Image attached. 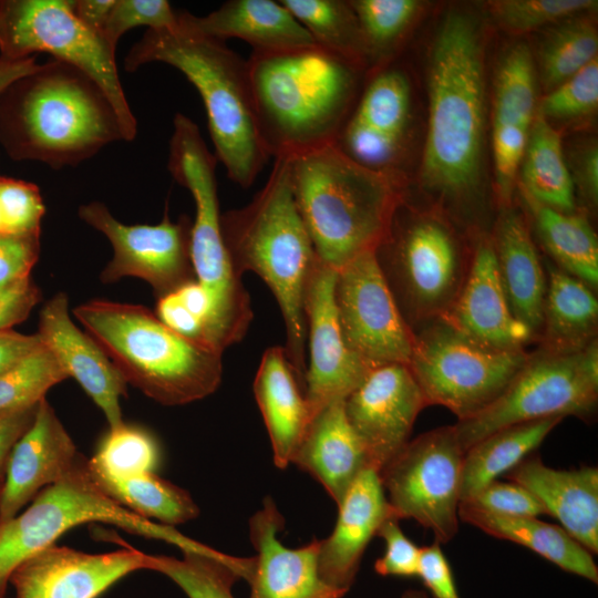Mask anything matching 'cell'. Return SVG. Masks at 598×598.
Masks as SVG:
<instances>
[{
    "label": "cell",
    "instance_id": "obj_1",
    "mask_svg": "<svg viewBox=\"0 0 598 598\" xmlns=\"http://www.w3.org/2000/svg\"><path fill=\"white\" fill-rule=\"evenodd\" d=\"M483 45L475 20L448 13L430 54L429 123L422 184L442 202L464 204L481 183L485 122Z\"/></svg>",
    "mask_w": 598,
    "mask_h": 598
},
{
    "label": "cell",
    "instance_id": "obj_2",
    "mask_svg": "<svg viewBox=\"0 0 598 598\" xmlns=\"http://www.w3.org/2000/svg\"><path fill=\"white\" fill-rule=\"evenodd\" d=\"M248 81L270 157L333 145L362 89V65L318 45L251 52Z\"/></svg>",
    "mask_w": 598,
    "mask_h": 598
},
{
    "label": "cell",
    "instance_id": "obj_3",
    "mask_svg": "<svg viewBox=\"0 0 598 598\" xmlns=\"http://www.w3.org/2000/svg\"><path fill=\"white\" fill-rule=\"evenodd\" d=\"M122 140L120 118L106 94L65 62L39 64L0 93V145L14 161L60 169Z\"/></svg>",
    "mask_w": 598,
    "mask_h": 598
},
{
    "label": "cell",
    "instance_id": "obj_4",
    "mask_svg": "<svg viewBox=\"0 0 598 598\" xmlns=\"http://www.w3.org/2000/svg\"><path fill=\"white\" fill-rule=\"evenodd\" d=\"M221 233L241 277L258 275L274 293L286 327V354L305 390V299L319 262L295 202L289 157L275 158L266 184L244 207L221 214Z\"/></svg>",
    "mask_w": 598,
    "mask_h": 598
},
{
    "label": "cell",
    "instance_id": "obj_5",
    "mask_svg": "<svg viewBox=\"0 0 598 598\" xmlns=\"http://www.w3.org/2000/svg\"><path fill=\"white\" fill-rule=\"evenodd\" d=\"M163 62L178 71L198 91L207 115L215 156L231 182L250 187L268 163L254 102L247 61L224 41L183 28L147 30L131 48L124 68L135 71Z\"/></svg>",
    "mask_w": 598,
    "mask_h": 598
},
{
    "label": "cell",
    "instance_id": "obj_6",
    "mask_svg": "<svg viewBox=\"0 0 598 598\" xmlns=\"http://www.w3.org/2000/svg\"><path fill=\"white\" fill-rule=\"evenodd\" d=\"M296 205L318 259L339 270L374 250L404 196L403 182L354 162L334 145L289 157Z\"/></svg>",
    "mask_w": 598,
    "mask_h": 598
},
{
    "label": "cell",
    "instance_id": "obj_7",
    "mask_svg": "<svg viewBox=\"0 0 598 598\" xmlns=\"http://www.w3.org/2000/svg\"><path fill=\"white\" fill-rule=\"evenodd\" d=\"M72 313L125 382L163 405L202 400L220 384L221 353L176 333L144 306L95 299Z\"/></svg>",
    "mask_w": 598,
    "mask_h": 598
},
{
    "label": "cell",
    "instance_id": "obj_8",
    "mask_svg": "<svg viewBox=\"0 0 598 598\" xmlns=\"http://www.w3.org/2000/svg\"><path fill=\"white\" fill-rule=\"evenodd\" d=\"M217 162L196 123L177 113L173 120L167 167L173 178L189 190L195 203L190 259L196 281L210 301L206 324L208 346L223 353L243 340L254 313L249 295L231 264L221 233Z\"/></svg>",
    "mask_w": 598,
    "mask_h": 598
},
{
    "label": "cell",
    "instance_id": "obj_9",
    "mask_svg": "<svg viewBox=\"0 0 598 598\" xmlns=\"http://www.w3.org/2000/svg\"><path fill=\"white\" fill-rule=\"evenodd\" d=\"M107 523L125 532L163 540L183 551L206 555L217 550L196 542L174 526L154 523L112 498L93 477L82 455L59 481L42 489L31 505L0 524V598H4L14 568L31 554L54 544L65 532L86 523Z\"/></svg>",
    "mask_w": 598,
    "mask_h": 598
},
{
    "label": "cell",
    "instance_id": "obj_10",
    "mask_svg": "<svg viewBox=\"0 0 598 598\" xmlns=\"http://www.w3.org/2000/svg\"><path fill=\"white\" fill-rule=\"evenodd\" d=\"M374 255L413 333L446 315L462 289L471 262L443 220L408 213L403 198Z\"/></svg>",
    "mask_w": 598,
    "mask_h": 598
},
{
    "label": "cell",
    "instance_id": "obj_11",
    "mask_svg": "<svg viewBox=\"0 0 598 598\" xmlns=\"http://www.w3.org/2000/svg\"><path fill=\"white\" fill-rule=\"evenodd\" d=\"M598 401V343L582 350L539 349L506 390L480 413L454 425L462 450L487 435L518 423L547 417L594 416Z\"/></svg>",
    "mask_w": 598,
    "mask_h": 598
},
{
    "label": "cell",
    "instance_id": "obj_12",
    "mask_svg": "<svg viewBox=\"0 0 598 598\" xmlns=\"http://www.w3.org/2000/svg\"><path fill=\"white\" fill-rule=\"evenodd\" d=\"M528 355L483 346L436 319L414 332L408 365L427 405L444 406L462 421L492 404Z\"/></svg>",
    "mask_w": 598,
    "mask_h": 598
},
{
    "label": "cell",
    "instance_id": "obj_13",
    "mask_svg": "<svg viewBox=\"0 0 598 598\" xmlns=\"http://www.w3.org/2000/svg\"><path fill=\"white\" fill-rule=\"evenodd\" d=\"M47 52L89 75L109 97L125 141L137 122L125 97L115 50L74 13L71 0H0V56L21 60Z\"/></svg>",
    "mask_w": 598,
    "mask_h": 598
},
{
    "label": "cell",
    "instance_id": "obj_14",
    "mask_svg": "<svg viewBox=\"0 0 598 598\" xmlns=\"http://www.w3.org/2000/svg\"><path fill=\"white\" fill-rule=\"evenodd\" d=\"M463 456L454 425L441 426L410 441L379 472L396 517L416 520L440 544L458 530Z\"/></svg>",
    "mask_w": 598,
    "mask_h": 598
},
{
    "label": "cell",
    "instance_id": "obj_15",
    "mask_svg": "<svg viewBox=\"0 0 598 598\" xmlns=\"http://www.w3.org/2000/svg\"><path fill=\"white\" fill-rule=\"evenodd\" d=\"M334 301L344 342L369 370L409 364L414 333L396 306L374 250L337 270Z\"/></svg>",
    "mask_w": 598,
    "mask_h": 598
},
{
    "label": "cell",
    "instance_id": "obj_16",
    "mask_svg": "<svg viewBox=\"0 0 598 598\" xmlns=\"http://www.w3.org/2000/svg\"><path fill=\"white\" fill-rule=\"evenodd\" d=\"M80 218L101 231L113 247V257L101 272V281L136 277L148 282L157 298L196 280L190 259L192 220L172 221L167 209L156 225H125L101 202L79 208Z\"/></svg>",
    "mask_w": 598,
    "mask_h": 598
},
{
    "label": "cell",
    "instance_id": "obj_17",
    "mask_svg": "<svg viewBox=\"0 0 598 598\" xmlns=\"http://www.w3.org/2000/svg\"><path fill=\"white\" fill-rule=\"evenodd\" d=\"M411 117V85L395 66H380L363 82L334 146L370 169L400 177Z\"/></svg>",
    "mask_w": 598,
    "mask_h": 598
},
{
    "label": "cell",
    "instance_id": "obj_18",
    "mask_svg": "<svg viewBox=\"0 0 598 598\" xmlns=\"http://www.w3.org/2000/svg\"><path fill=\"white\" fill-rule=\"evenodd\" d=\"M343 405L378 473L410 442L419 413L429 406L409 365L403 363L370 369Z\"/></svg>",
    "mask_w": 598,
    "mask_h": 598
},
{
    "label": "cell",
    "instance_id": "obj_19",
    "mask_svg": "<svg viewBox=\"0 0 598 598\" xmlns=\"http://www.w3.org/2000/svg\"><path fill=\"white\" fill-rule=\"evenodd\" d=\"M336 278L337 270L319 260L306 292L305 396L312 417L327 404L344 400L369 371L344 342L334 301Z\"/></svg>",
    "mask_w": 598,
    "mask_h": 598
},
{
    "label": "cell",
    "instance_id": "obj_20",
    "mask_svg": "<svg viewBox=\"0 0 598 598\" xmlns=\"http://www.w3.org/2000/svg\"><path fill=\"white\" fill-rule=\"evenodd\" d=\"M140 569H147V554L130 546L89 554L54 543L22 560L9 582L17 598H96Z\"/></svg>",
    "mask_w": 598,
    "mask_h": 598
},
{
    "label": "cell",
    "instance_id": "obj_21",
    "mask_svg": "<svg viewBox=\"0 0 598 598\" xmlns=\"http://www.w3.org/2000/svg\"><path fill=\"white\" fill-rule=\"evenodd\" d=\"M37 333L68 378L75 379L103 412L110 429L123 424L121 398L127 383L97 342L73 322L64 292L44 303Z\"/></svg>",
    "mask_w": 598,
    "mask_h": 598
},
{
    "label": "cell",
    "instance_id": "obj_22",
    "mask_svg": "<svg viewBox=\"0 0 598 598\" xmlns=\"http://www.w3.org/2000/svg\"><path fill=\"white\" fill-rule=\"evenodd\" d=\"M441 319L467 338L493 349L524 350L535 339L530 329L512 312L491 237L478 240L462 289Z\"/></svg>",
    "mask_w": 598,
    "mask_h": 598
},
{
    "label": "cell",
    "instance_id": "obj_23",
    "mask_svg": "<svg viewBox=\"0 0 598 598\" xmlns=\"http://www.w3.org/2000/svg\"><path fill=\"white\" fill-rule=\"evenodd\" d=\"M285 519L274 499L249 519L250 542L257 551L249 580V598H341L318 569L319 539L298 547H286L278 538Z\"/></svg>",
    "mask_w": 598,
    "mask_h": 598
},
{
    "label": "cell",
    "instance_id": "obj_24",
    "mask_svg": "<svg viewBox=\"0 0 598 598\" xmlns=\"http://www.w3.org/2000/svg\"><path fill=\"white\" fill-rule=\"evenodd\" d=\"M80 456L55 411L42 399L32 424L11 451L0 495V524L65 475Z\"/></svg>",
    "mask_w": 598,
    "mask_h": 598
},
{
    "label": "cell",
    "instance_id": "obj_25",
    "mask_svg": "<svg viewBox=\"0 0 598 598\" xmlns=\"http://www.w3.org/2000/svg\"><path fill=\"white\" fill-rule=\"evenodd\" d=\"M338 508L332 533L319 539L318 569L322 580L344 596L355 580L368 544L377 536L381 524L396 515L386 499L378 471L372 467L361 472Z\"/></svg>",
    "mask_w": 598,
    "mask_h": 598
},
{
    "label": "cell",
    "instance_id": "obj_26",
    "mask_svg": "<svg viewBox=\"0 0 598 598\" xmlns=\"http://www.w3.org/2000/svg\"><path fill=\"white\" fill-rule=\"evenodd\" d=\"M528 489L574 539L598 553V468L556 470L527 456L506 474Z\"/></svg>",
    "mask_w": 598,
    "mask_h": 598
},
{
    "label": "cell",
    "instance_id": "obj_27",
    "mask_svg": "<svg viewBox=\"0 0 598 598\" xmlns=\"http://www.w3.org/2000/svg\"><path fill=\"white\" fill-rule=\"evenodd\" d=\"M179 24L197 34L224 41L236 38L252 52H278L316 45L308 31L279 1L229 0L198 17L178 12Z\"/></svg>",
    "mask_w": 598,
    "mask_h": 598
},
{
    "label": "cell",
    "instance_id": "obj_28",
    "mask_svg": "<svg viewBox=\"0 0 598 598\" xmlns=\"http://www.w3.org/2000/svg\"><path fill=\"white\" fill-rule=\"evenodd\" d=\"M343 402H331L312 417L291 460L322 485L337 506L361 472L372 467Z\"/></svg>",
    "mask_w": 598,
    "mask_h": 598
},
{
    "label": "cell",
    "instance_id": "obj_29",
    "mask_svg": "<svg viewBox=\"0 0 598 598\" xmlns=\"http://www.w3.org/2000/svg\"><path fill=\"white\" fill-rule=\"evenodd\" d=\"M254 395L268 431L274 463L283 470L312 420L303 386L283 347L265 350L254 380Z\"/></svg>",
    "mask_w": 598,
    "mask_h": 598
},
{
    "label": "cell",
    "instance_id": "obj_30",
    "mask_svg": "<svg viewBox=\"0 0 598 598\" xmlns=\"http://www.w3.org/2000/svg\"><path fill=\"white\" fill-rule=\"evenodd\" d=\"M499 279L514 316L538 338L546 295V272L522 215L501 208L491 238Z\"/></svg>",
    "mask_w": 598,
    "mask_h": 598
},
{
    "label": "cell",
    "instance_id": "obj_31",
    "mask_svg": "<svg viewBox=\"0 0 598 598\" xmlns=\"http://www.w3.org/2000/svg\"><path fill=\"white\" fill-rule=\"evenodd\" d=\"M544 267L547 285L539 349L582 350L597 341L598 301L592 288L554 264L546 262Z\"/></svg>",
    "mask_w": 598,
    "mask_h": 598
},
{
    "label": "cell",
    "instance_id": "obj_32",
    "mask_svg": "<svg viewBox=\"0 0 598 598\" xmlns=\"http://www.w3.org/2000/svg\"><path fill=\"white\" fill-rule=\"evenodd\" d=\"M458 518L491 536L522 545L567 573L598 584L594 555L561 526L537 517L501 516L462 505H458Z\"/></svg>",
    "mask_w": 598,
    "mask_h": 598
},
{
    "label": "cell",
    "instance_id": "obj_33",
    "mask_svg": "<svg viewBox=\"0 0 598 598\" xmlns=\"http://www.w3.org/2000/svg\"><path fill=\"white\" fill-rule=\"evenodd\" d=\"M563 420L547 417L506 426L468 447L462 463L460 502L506 475L529 456Z\"/></svg>",
    "mask_w": 598,
    "mask_h": 598
},
{
    "label": "cell",
    "instance_id": "obj_34",
    "mask_svg": "<svg viewBox=\"0 0 598 598\" xmlns=\"http://www.w3.org/2000/svg\"><path fill=\"white\" fill-rule=\"evenodd\" d=\"M519 169L526 199L564 213L575 210L574 179L560 135L539 113L532 123Z\"/></svg>",
    "mask_w": 598,
    "mask_h": 598
},
{
    "label": "cell",
    "instance_id": "obj_35",
    "mask_svg": "<svg viewBox=\"0 0 598 598\" xmlns=\"http://www.w3.org/2000/svg\"><path fill=\"white\" fill-rule=\"evenodd\" d=\"M543 247L567 274L592 289L598 283V240L585 215L564 213L528 200Z\"/></svg>",
    "mask_w": 598,
    "mask_h": 598
},
{
    "label": "cell",
    "instance_id": "obj_36",
    "mask_svg": "<svg viewBox=\"0 0 598 598\" xmlns=\"http://www.w3.org/2000/svg\"><path fill=\"white\" fill-rule=\"evenodd\" d=\"M147 569L172 579L188 598H235L233 585L240 578L249 582L254 557H234L221 551H183L182 558L147 555Z\"/></svg>",
    "mask_w": 598,
    "mask_h": 598
},
{
    "label": "cell",
    "instance_id": "obj_37",
    "mask_svg": "<svg viewBox=\"0 0 598 598\" xmlns=\"http://www.w3.org/2000/svg\"><path fill=\"white\" fill-rule=\"evenodd\" d=\"M93 475V474H92ZM99 485L117 503L145 518L174 526L196 518L199 509L184 488L159 477L144 473L124 478L93 475Z\"/></svg>",
    "mask_w": 598,
    "mask_h": 598
},
{
    "label": "cell",
    "instance_id": "obj_38",
    "mask_svg": "<svg viewBox=\"0 0 598 598\" xmlns=\"http://www.w3.org/2000/svg\"><path fill=\"white\" fill-rule=\"evenodd\" d=\"M308 31L316 45L367 69L368 60L358 19L349 1L280 0Z\"/></svg>",
    "mask_w": 598,
    "mask_h": 598
},
{
    "label": "cell",
    "instance_id": "obj_39",
    "mask_svg": "<svg viewBox=\"0 0 598 598\" xmlns=\"http://www.w3.org/2000/svg\"><path fill=\"white\" fill-rule=\"evenodd\" d=\"M535 75L529 48L524 43L511 48L496 74L493 124L532 126L536 106Z\"/></svg>",
    "mask_w": 598,
    "mask_h": 598
},
{
    "label": "cell",
    "instance_id": "obj_40",
    "mask_svg": "<svg viewBox=\"0 0 598 598\" xmlns=\"http://www.w3.org/2000/svg\"><path fill=\"white\" fill-rule=\"evenodd\" d=\"M159 462L161 450L155 437L143 427L125 423L110 429L87 460L93 475L111 478L156 473Z\"/></svg>",
    "mask_w": 598,
    "mask_h": 598
},
{
    "label": "cell",
    "instance_id": "obj_41",
    "mask_svg": "<svg viewBox=\"0 0 598 598\" xmlns=\"http://www.w3.org/2000/svg\"><path fill=\"white\" fill-rule=\"evenodd\" d=\"M598 34L586 18L567 20L551 30L539 50L542 80L547 90L558 86L597 59Z\"/></svg>",
    "mask_w": 598,
    "mask_h": 598
},
{
    "label": "cell",
    "instance_id": "obj_42",
    "mask_svg": "<svg viewBox=\"0 0 598 598\" xmlns=\"http://www.w3.org/2000/svg\"><path fill=\"white\" fill-rule=\"evenodd\" d=\"M349 2L359 22L368 64H382L395 51L421 7L415 0Z\"/></svg>",
    "mask_w": 598,
    "mask_h": 598
},
{
    "label": "cell",
    "instance_id": "obj_43",
    "mask_svg": "<svg viewBox=\"0 0 598 598\" xmlns=\"http://www.w3.org/2000/svg\"><path fill=\"white\" fill-rule=\"evenodd\" d=\"M65 379L64 370L42 344L0 374V413L40 402L52 386Z\"/></svg>",
    "mask_w": 598,
    "mask_h": 598
},
{
    "label": "cell",
    "instance_id": "obj_44",
    "mask_svg": "<svg viewBox=\"0 0 598 598\" xmlns=\"http://www.w3.org/2000/svg\"><path fill=\"white\" fill-rule=\"evenodd\" d=\"M596 0H497L488 2L496 21L512 32H527L597 8Z\"/></svg>",
    "mask_w": 598,
    "mask_h": 598
},
{
    "label": "cell",
    "instance_id": "obj_45",
    "mask_svg": "<svg viewBox=\"0 0 598 598\" xmlns=\"http://www.w3.org/2000/svg\"><path fill=\"white\" fill-rule=\"evenodd\" d=\"M598 105V60L554 87L542 100L538 112L546 120H570L594 113Z\"/></svg>",
    "mask_w": 598,
    "mask_h": 598
},
{
    "label": "cell",
    "instance_id": "obj_46",
    "mask_svg": "<svg viewBox=\"0 0 598 598\" xmlns=\"http://www.w3.org/2000/svg\"><path fill=\"white\" fill-rule=\"evenodd\" d=\"M135 27L175 30L178 28V12L166 0H114L101 35L116 50L120 38Z\"/></svg>",
    "mask_w": 598,
    "mask_h": 598
},
{
    "label": "cell",
    "instance_id": "obj_47",
    "mask_svg": "<svg viewBox=\"0 0 598 598\" xmlns=\"http://www.w3.org/2000/svg\"><path fill=\"white\" fill-rule=\"evenodd\" d=\"M45 207L37 185L0 175V217L8 234L41 233Z\"/></svg>",
    "mask_w": 598,
    "mask_h": 598
},
{
    "label": "cell",
    "instance_id": "obj_48",
    "mask_svg": "<svg viewBox=\"0 0 598 598\" xmlns=\"http://www.w3.org/2000/svg\"><path fill=\"white\" fill-rule=\"evenodd\" d=\"M530 127L493 124L492 144L496 189L501 206H509Z\"/></svg>",
    "mask_w": 598,
    "mask_h": 598
},
{
    "label": "cell",
    "instance_id": "obj_49",
    "mask_svg": "<svg viewBox=\"0 0 598 598\" xmlns=\"http://www.w3.org/2000/svg\"><path fill=\"white\" fill-rule=\"evenodd\" d=\"M460 505L501 516L538 517L546 514L538 499L515 482L494 481Z\"/></svg>",
    "mask_w": 598,
    "mask_h": 598
},
{
    "label": "cell",
    "instance_id": "obj_50",
    "mask_svg": "<svg viewBox=\"0 0 598 598\" xmlns=\"http://www.w3.org/2000/svg\"><path fill=\"white\" fill-rule=\"evenodd\" d=\"M399 520L395 516L386 518L377 533L385 542V551L374 570L384 577H417L421 548L403 534Z\"/></svg>",
    "mask_w": 598,
    "mask_h": 598
},
{
    "label": "cell",
    "instance_id": "obj_51",
    "mask_svg": "<svg viewBox=\"0 0 598 598\" xmlns=\"http://www.w3.org/2000/svg\"><path fill=\"white\" fill-rule=\"evenodd\" d=\"M40 236L0 231V289L30 279L40 256Z\"/></svg>",
    "mask_w": 598,
    "mask_h": 598
},
{
    "label": "cell",
    "instance_id": "obj_52",
    "mask_svg": "<svg viewBox=\"0 0 598 598\" xmlns=\"http://www.w3.org/2000/svg\"><path fill=\"white\" fill-rule=\"evenodd\" d=\"M439 542L422 547L419 575L433 598H460L450 564Z\"/></svg>",
    "mask_w": 598,
    "mask_h": 598
},
{
    "label": "cell",
    "instance_id": "obj_53",
    "mask_svg": "<svg viewBox=\"0 0 598 598\" xmlns=\"http://www.w3.org/2000/svg\"><path fill=\"white\" fill-rule=\"evenodd\" d=\"M40 300L41 290L31 278L0 289V331L24 321Z\"/></svg>",
    "mask_w": 598,
    "mask_h": 598
},
{
    "label": "cell",
    "instance_id": "obj_54",
    "mask_svg": "<svg viewBox=\"0 0 598 598\" xmlns=\"http://www.w3.org/2000/svg\"><path fill=\"white\" fill-rule=\"evenodd\" d=\"M158 319L182 337L212 349L206 340L203 321L193 316L174 292L158 298L156 313ZM214 350V349H213Z\"/></svg>",
    "mask_w": 598,
    "mask_h": 598
},
{
    "label": "cell",
    "instance_id": "obj_55",
    "mask_svg": "<svg viewBox=\"0 0 598 598\" xmlns=\"http://www.w3.org/2000/svg\"><path fill=\"white\" fill-rule=\"evenodd\" d=\"M38 405L39 402L0 413V495L11 451L32 424Z\"/></svg>",
    "mask_w": 598,
    "mask_h": 598
},
{
    "label": "cell",
    "instance_id": "obj_56",
    "mask_svg": "<svg viewBox=\"0 0 598 598\" xmlns=\"http://www.w3.org/2000/svg\"><path fill=\"white\" fill-rule=\"evenodd\" d=\"M39 334H24L13 329L0 331V374L19 364L40 347Z\"/></svg>",
    "mask_w": 598,
    "mask_h": 598
},
{
    "label": "cell",
    "instance_id": "obj_57",
    "mask_svg": "<svg viewBox=\"0 0 598 598\" xmlns=\"http://www.w3.org/2000/svg\"><path fill=\"white\" fill-rule=\"evenodd\" d=\"M113 3L114 0H71L76 17L100 35Z\"/></svg>",
    "mask_w": 598,
    "mask_h": 598
},
{
    "label": "cell",
    "instance_id": "obj_58",
    "mask_svg": "<svg viewBox=\"0 0 598 598\" xmlns=\"http://www.w3.org/2000/svg\"><path fill=\"white\" fill-rule=\"evenodd\" d=\"M173 292L193 316L203 321L206 332V324L210 312V301L203 287L196 280H193Z\"/></svg>",
    "mask_w": 598,
    "mask_h": 598
},
{
    "label": "cell",
    "instance_id": "obj_59",
    "mask_svg": "<svg viewBox=\"0 0 598 598\" xmlns=\"http://www.w3.org/2000/svg\"><path fill=\"white\" fill-rule=\"evenodd\" d=\"M578 183L594 204L598 198V152L597 146L588 147L578 161Z\"/></svg>",
    "mask_w": 598,
    "mask_h": 598
},
{
    "label": "cell",
    "instance_id": "obj_60",
    "mask_svg": "<svg viewBox=\"0 0 598 598\" xmlns=\"http://www.w3.org/2000/svg\"><path fill=\"white\" fill-rule=\"evenodd\" d=\"M38 65L35 55L21 60L0 56V93L14 80L33 71Z\"/></svg>",
    "mask_w": 598,
    "mask_h": 598
},
{
    "label": "cell",
    "instance_id": "obj_61",
    "mask_svg": "<svg viewBox=\"0 0 598 598\" xmlns=\"http://www.w3.org/2000/svg\"><path fill=\"white\" fill-rule=\"evenodd\" d=\"M402 598H430L424 591L409 589L404 591Z\"/></svg>",
    "mask_w": 598,
    "mask_h": 598
},
{
    "label": "cell",
    "instance_id": "obj_62",
    "mask_svg": "<svg viewBox=\"0 0 598 598\" xmlns=\"http://www.w3.org/2000/svg\"><path fill=\"white\" fill-rule=\"evenodd\" d=\"M0 231L3 233L2 231V224H1V217H0Z\"/></svg>",
    "mask_w": 598,
    "mask_h": 598
}]
</instances>
